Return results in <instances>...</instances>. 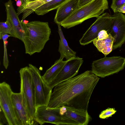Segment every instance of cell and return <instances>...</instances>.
Instances as JSON below:
<instances>
[{
	"mask_svg": "<svg viewBox=\"0 0 125 125\" xmlns=\"http://www.w3.org/2000/svg\"><path fill=\"white\" fill-rule=\"evenodd\" d=\"M66 62V61H63V59L60 58L57 60L42 76L43 79L47 84L57 76Z\"/></svg>",
	"mask_w": 125,
	"mask_h": 125,
	"instance_id": "cell-17",
	"label": "cell"
},
{
	"mask_svg": "<svg viewBox=\"0 0 125 125\" xmlns=\"http://www.w3.org/2000/svg\"><path fill=\"white\" fill-rule=\"evenodd\" d=\"M69 0H52L39 7L34 11L37 15H43L49 12L57 9Z\"/></svg>",
	"mask_w": 125,
	"mask_h": 125,
	"instance_id": "cell-19",
	"label": "cell"
},
{
	"mask_svg": "<svg viewBox=\"0 0 125 125\" xmlns=\"http://www.w3.org/2000/svg\"><path fill=\"white\" fill-rule=\"evenodd\" d=\"M59 114L76 122L78 125H87L92 120L87 110L65 106L57 107Z\"/></svg>",
	"mask_w": 125,
	"mask_h": 125,
	"instance_id": "cell-14",
	"label": "cell"
},
{
	"mask_svg": "<svg viewBox=\"0 0 125 125\" xmlns=\"http://www.w3.org/2000/svg\"><path fill=\"white\" fill-rule=\"evenodd\" d=\"M112 16L113 22L109 34L113 38V50L121 47L125 42V15L118 12Z\"/></svg>",
	"mask_w": 125,
	"mask_h": 125,
	"instance_id": "cell-11",
	"label": "cell"
},
{
	"mask_svg": "<svg viewBox=\"0 0 125 125\" xmlns=\"http://www.w3.org/2000/svg\"><path fill=\"white\" fill-rule=\"evenodd\" d=\"M22 23L24 35L23 42L25 53L31 55L39 53L49 40L51 30L47 22L34 21Z\"/></svg>",
	"mask_w": 125,
	"mask_h": 125,
	"instance_id": "cell-2",
	"label": "cell"
},
{
	"mask_svg": "<svg viewBox=\"0 0 125 125\" xmlns=\"http://www.w3.org/2000/svg\"><path fill=\"white\" fill-rule=\"evenodd\" d=\"M57 24L58 27V31L60 37L58 50L60 54V58L63 59L65 58L66 60H68L76 56V52L69 46L63 33L60 24Z\"/></svg>",
	"mask_w": 125,
	"mask_h": 125,
	"instance_id": "cell-16",
	"label": "cell"
},
{
	"mask_svg": "<svg viewBox=\"0 0 125 125\" xmlns=\"http://www.w3.org/2000/svg\"><path fill=\"white\" fill-rule=\"evenodd\" d=\"M13 92L10 85L5 82L0 84V106L8 125H19L11 99Z\"/></svg>",
	"mask_w": 125,
	"mask_h": 125,
	"instance_id": "cell-9",
	"label": "cell"
},
{
	"mask_svg": "<svg viewBox=\"0 0 125 125\" xmlns=\"http://www.w3.org/2000/svg\"><path fill=\"white\" fill-rule=\"evenodd\" d=\"M11 99L19 125L33 124L26 105L22 100L21 93L13 92Z\"/></svg>",
	"mask_w": 125,
	"mask_h": 125,
	"instance_id": "cell-12",
	"label": "cell"
},
{
	"mask_svg": "<svg viewBox=\"0 0 125 125\" xmlns=\"http://www.w3.org/2000/svg\"><path fill=\"white\" fill-rule=\"evenodd\" d=\"M0 125L4 124L8 125L7 119L2 110L0 109Z\"/></svg>",
	"mask_w": 125,
	"mask_h": 125,
	"instance_id": "cell-25",
	"label": "cell"
},
{
	"mask_svg": "<svg viewBox=\"0 0 125 125\" xmlns=\"http://www.w3.org/2000/svg\"><path fill=\"white\" fill-rule=\"evenodd\" d=\"M125 67V58L120 56L105 57L93 62L91 71L98 76L104 78L118 73Z\"/></svg>",
	"mask_w": 125,
	"mask_h": 125,
	"instance_id": "cell-5",
	"label": "cell"
},
{
	"mask_svg": "<svg viewBox=\"0 0 125 125\" xmlns=\"http://www.w3.org/2000/svg\"><path fill=\"white\" fill-rule=\"evenodd\" d=\"M27 0V3L29 2H31L35 1L36 0Z\"/></svg>",
	"mask_w": 125,
	"mask_h": 125,
	"instance_id": "cell-30",
	"label": "cell"
},
{
	"mask_svg": "<svg viewBox=\"0 0 125 125\" xmlns=\"http://www.w3.org/2000/svg\"><path fill=\"white\" fill-rule=\"evenodd\" d=\"M116 112V111L114 108H108L101 112L99 115V117L102 119L108 118L111 116Z\"/></svg>",
	"mask_w": 125,
	"mask_h": 125,
	"instance_id": "cell-21",
	"label": "cell"
},
{
	"mask_svg": "<svg viewBox=\"0 0 125 125\" xmlns=\"http://www.w3.org/2000/svg\"><path fill=\"white\" fill-rule=\"evenodd\" d=\"M108 8L107 0H93L79 7L63 21L61 25L68 29L79 24L91 18H97Z\"/></svg>",
	"mask_w": 125,
	"mask_h": 125,
	"instance_id": "cell-3",
	"label": "cell"
},
{
	"mask_svg": "<svg viewBox=\"0 0 125 125\" xmlns=\"http://www.w3.org/2000/svg\"><path fill=\"white\" fill-rule=\"evenodd\" d=\"M7 14V20L11 24L13 29L12 37L19 39L23 42L24 30L22 23L15 11L11 0L5 3Z\"/></svg>",
	"mask_w": 125,
	"mask_h": 125,
	"instance_id": "cell-13",
	"label": "cell"
},
{
	"mask_svg": "<svg viewBox=\"0 0 125 125\" xmlns=\"http://www.w3.org/2000/svg\"><path fill=\"white\" fill-rule=\"evenodd\" d=\"M93 0H79L78 6L81 7L84 5L91 1Z\"/></svg>",
	"mask_w": 125,
	"mask_h": 125,
	"instance_id": "cell-26",
	"label": "cell"
},
{
	"mask_svg": "<svg viewBox=\"0 0 125 125\" xmlns=\"http://www.w3.org/2000/svg\"><path fill=\"white\" fill-rule=\"evenodd\" d=\"M7 34L12 37L13 34V29L12 25L10 22L6 20L4 22H0V39H1L2 36Z\"/></svg>",
	"mask_w": 125,
	"mask_h": 125,
	"instance_id": "cell-20",
	"label": "cell"
},
{
	"mask_svg": "<svg viewBox=\"0 0 125 125\" xmlns=\"http://www.w3.org/2000/svg\"><path fill=\"white\" fill-rule=\"evenodd\" d=\"M22 4L20 7H22L24 6L27 3V0H20Z\"/></svg>",
	"mask_w": 125,
	"mask_h": 125,
	"instance_id": "cell-28",
	"label": "cell"
},
{
	"mask_svg": "<svg viewBox=\"0 0 125 125\" xmlns=\"http://www.w3.org/2000/svg\"><path fill=\"white\" fill-rule=\"evenodd\" d=\"M93 42L98 50L103 53L105 57L113 50V38L110 34H108V36L105 39L98 40L97 38Z\"/></svg>",
	"mask_w": 125,
	"mask_h": 125,
	"instance_id": "cell-18",
	"label": "cell"
},
{
	"mask_svg": "<svg viewBox=\"0 0 125 125\" xmlns=\"http://www.w3.org/2000/svg\"><path fill=\"white\" fill-rule=\"evenodd\" d=\"M125 3V0H112L111 8L114 13H117L119 9Z\"/></svg>",
	"mask_w": 125,
	"mask_h": 125,
	"instance_id": "cell-22",
	"label": "cell"
},
{
	"mask_svg": "<svg viewBox=\"0 0 125 125\" xmlns=\"http://www.w3.org/2000/svg\"><path fill=\"white\" fill-rule=\"evenodd\" d=\"M118 11V12L125 13V3L119 9Z\"/></svg>",
	"mask_w": 125,
	"mask_h": 125,
	"instance_id": "cell-27",
	"label": "cell"
},
{
	"mask_svg": "<svg viewBox=\"0 0 125 125\" xmlns=\"http://www.w3.org/2000/svg\"><path fill=\"white\" fill-rule=\"evenodd\" d=\"M30 71L35 89L36 108L42 106H48L52 90L43 79L41 72L36 66L30 64Z\"/></svg>",
	"mask_w": 125,
	"mask_h": 125,
	"instance_id": "cell-6",
	"label": "cell"
},
{
	"mask_svg": "<svg viewBox=\"0 0 125 125\" xmlns=\"http://www.w3.org/2000/svg\"><path fill=\"white\" fill-rule=\"evenodd\" d=\"M3 41L4 45V55L3 64L5 68L7 69L9 63L6 48V45L8 44V41L7 40H4Z\"/></svg>",
	"mask_w": 125,
	"mask_h": 125,
	"instance_id": "cell-23",
	"label": "cell"
},
{
	"mask_svg": "<svg viewBox=\"0 0 125 125\" xmlns=\"http://www.w3.org/2000/svg\"><path fill=\"white\" fill-rule=\"evenodd\" d=\"M21 79L20 93L31 120L34 118L37 108L34 87L29 67L21 68L19 72Z\"/></svg>",
	"mask_w": 125,
	"mask_h": 125,
	"instance_id": "cell-4",
	"label": "cell"
},
{
	"mask_svg": "<svg viewBox=\"0 0 125 125\" xmlns=\"http://www.w3.org/2000/svg\"><path fill=\"white\" fill-rule=\"evenodd\" d=\"M34 120L40 125L48 123L58 125H78L74 120L61 115L57 108H51L47 106H41L37 108Z\"/></svg>",
	"mask_w": 125,
	"mask_h": 125,
	"instance_id": "cell-7",
	"label": "cell"
},
{
	"mask_svg": "<svg viewBox=\"0 0 125 125\" xmlns=\"http://www.w3.org/2000/svg\"><path fill=\"white\" fill-rule=\"evenodd\" d=\"M113 20L112 16L108 13H105L99 16L80 40V44L85 45L93 42L97 38L98 34L102 30H105L110 33Z\"/></svg>",
	"mask_w": 125,
	"mask_h": 125,
	"instance_id": "cell-8",
	"label": "cell"
},
{
	"mask_svg": "<svg viewBox=\"0 0 125 125\" xmlns=\"http://www.w3.org/2000/svg\"><path fill=\"white\" fill-rule=\"evenodd\" d=\"M100 79L87 70L56 85L48 106L54 108L65 106L87 110L92 94Z\"/></svg>",
	"mask_w": 125,
	"mask_h": 125,
	"instance_id": "cell-1",
	"label": "cell"
},
{
	"mask_svg": "<svg viewBox=\"0 0 125 125\" xmlns=\"http://www.w3.org/2000/svg\"><path fill=\"white\" fill-rule=\"evenodd\" d=\"M79 0H69L57 9L54 18L57 24H60L78 7Z\"/></svg>",
	"mask_w": 125,
	"mask_h": 125,
	"instance_id": "cell-15",
	"label": "cell"
},
{
	"mask_svg": "<svg viewBox=\"0 0 125 125\" xmlns=\"http://www.w3.org/2000/svg\"><path fill=\"white\" fill-rule=\"evenodd\" d=\"M22 4V3L21 1L20 0L17 1V6H20Z\"/></svg>",
	"mask_w": 125,
	"mask_h": 125,
	"instance_id": "cell-29",
	"label": "cell"
},
{
	"mask_svg": "<svg viewBox=\"0 0 125 125\" xmlns=\"http://www.w3.org/2000/svg\"><path fill=\"white\" fill-rule=\"evenodd\" d=\"M83 62L82 58L76 56L66 61L59 73L48 86L52 90L58 84L73 77L77 74Z\"/></svg>",
	"mask_w": 125,
	"mask_h": 125,
	"instance_id": "cell-10",
	"label": "cell"
},
{
	"mask_svg": "<svg viewBox=\"0 0 125 125\" xmlns=\"http://www.w3.org/2000/svg\"><path fill=\"white\" fill-rule=\"evenodd\" d=\"M108 36L107 31L105 30L100 31L98 34L97 39L98 40H102L106 38Z\"/></svg>",
	"mask_w": 125,
	"mask_h": 125,
	"instance_id": "cell-24",
	"label": "cell"
}]
</instances>
